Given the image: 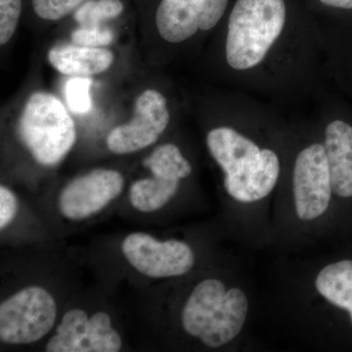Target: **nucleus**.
<instances>
[{"instance_id":"f257e3e1","label":"nucleus","mask_w":352,"mask_h":352,"mask_svg":"<svg viewBox=\"0 0 352 352\" xmlns=\"http://www.w3.org/2000/svg\"><path fill=\"white\" fill-rule=\"evenodd\" d=\"M287 25L285 0H237L227 22V66L240 80L263 72L289 38Z\"/></svg>"},{"instance_id":"f03ea898","label":"nucleus","mask_w":352,"mask_h":352,"mask_svg":"<svg viewBox=\"0 0 352 352\" xmlns=\"http://www.w3.org/2000/svg\"><path fill=\"white\" fill-rule=\"evenodd\" d=\"M23 142L44 166L61 162L76 142V126L54 95L36 92L30 97L19 120Z\"/></svg>"},{"instance_id":"7ed1b4c3","label":"nucleus","mask_w":352,"mask_h":352,"mask_svg":"<svg viewBox=\"0 0 352 352\" xmlns=\"http://www.w3.org/2000/svg\"><path fill=\"white\" fill-rule=\"evenodd\" d=\"M56 315V303L46 289H21L0 305V339L6 344H32L50 333Z\"/></svg>"},{"instance_id":"20e7f679","label":"nucleus","mask_w":352,"mask_h":352,"mask_svg":"<svg viewBox=\"0 0 352 352\" xmlns=\"http://www.w3.org/2000/svg\"><path fill=\"white\" fill-rule=\"evenodd\" d=\"M120 349L122 339L110 316L100 311L88 317L82 309L64 315L56 335L46 346L48 352H117Z\"/></svg>"},{"instance_id":"39448f33","label":"nucleus","mask_w":352,"mask_h":352,"mask_svg":"<svg viewBox=\"0 0 352 352\" xmlns=\"http://www.w3.org/2000/svg\"><path fill=\"white\" fill-rule=\"evenodd\" d=\"M122 252L139 272L152 278L180 276L192 270L195 256L180 241L160 242L145 233H131L122 244Z\"/></svg>"},{"instance_id":"423d86ee","label":"nucleus","mask_w":352,"mask_h":352,"mask_svg":"<svg viewBox=\"0 0 352 352\" xmlns=\"http://www.w3.org/2000/svg\"><path fill=\"white\" fill-rule=\"evenodd\" d=\"M294 196L296 214L312 220L327 210L332 196V183L325 147L314 143L302 150L294 166Z\"/></svg>"},{"instance_id":"0eeeda50","label":"nucleus","mask_w":352,"mask_h":352,"mask_svg":"<svg viewBox=\"0 0 352 352\" xmlns=\"http://www.w3.org/2000/svg\"><path fill=\"white\" fill-rule=\"evenodd\" d=\"M170 122V111L164 95L148 89L136 100L131 122L110 132L107 146L115 154H129L154 144Z\"/></svg>"},{"instance_id":"6e6552de","label":"nucleus","mask_w":352,"mask_h":352,"mask_svg":"<svg viewBox=\"0 0 352 352\" xmlns=\"http://www.w3.org/2000/svg\"><path fill=\"white\" fill-rule=\"evenodd\" d=\"M229 0H162L157 10V31L164 41L180 43L199 32L214 29Z\"/></svg>"},{"instance_id":"1a4fd4ad","label":"nucleus","mask_w":352,"mask_h":352,"mask_svg":"<svg viewBox=\"0 0 352 352\" xmlns=\"http://www.w3.org/2000/svg\"><path fill=\"white\" fill-rule=\"evenodd\" d=\"M118 171L95 170L69 182L59 196L58 207L67 219L82 220L100 212L124 189Z\"/></svg>"},{"instance_id":"9d476101","label":"nucleus","mask_w":352,"mask_h":352,"mask_svg":"<svg viewBox=\"0 0 352 352\" xmlns=\"http://www.w3.org/2000/svg\"><path fill=\"white\" fill-rule=\"evenodd\" d=\"M207 145L226 178L239 175L251 168L263 150L251 138L231 126L212 129L208 133Z\"/></svg>"},{"instance_id":"9b49d317","label":"nucleus","mask_w":352,"mask_h":352,"mask_svg":"<svg viewBox=\"0 0 352 352\" xmlns=\"http://www.w3.org/2000/svg\"><path fill=\"white\" fill-rule=\"evenodd\" d=\"M333 192L342 198L352 197V126L333 120L325 129L324 140Z\"/></svg>"},{"instance_id":"f8f14e48","label":"nucleus","mask_w":352,"mask_h":352,"mask_svg":"<svg viewBox=\"0 0 352 352\" xmlns=\"http://www.w3.org/2000/svg\"><path fill=\"white\" fill-rule=\"evenodd\" d=\"M279 175V157L273 150L263 148L261 157L251 168L239 175L224 178V187L235 200L252 203L270 195Z\"/></svg>"},{"instance_id":"ddd939ff","label":"nucleus","mask_w":352,"mask_h":352,"mask_svg":"<svg viewBox=\"0 0 352 352\" xmlns=\"http://www.w3.org/2000/svg\"><path fill=\"white\" fill-rule=\"evenodd\" d=\"M248 298L244 292L231 289L226 292L223 300L208 318L205 330L199 339L208 347H219L235 339L247 318Z\"/></svg>"},{"instance_id":"4468645a","label":"nucleus","mask_w":352,"mask_h":352,"mask_svg":"<svg viewBox=\"0 0 352 352\" xmlns=\"http://www.w3.org/2000/svg\"><path fill=\"white\" fill-rule=\"evenodd\" d=\"M48 60L63 75L89 76L107 71L113 64V54L105 48L64 44L52 48Z\"/></svg>"},{"instance_id":"2eb2a0df","label":"nucleus","mask_w":352,"mask_h":352,"mask_svg":"<svg viewBox=\"0 0 352 352\" xmlns=\"http://www.w3.org/2000/svg\"><path fill=\"white\" fill-rule=\"evenodd\" d=\"M224 284L217 279L201 282L190 295L182 311V325L189 335L199 338L207 326L208 318L223 300Z\"/></svg>"},{"instance_id":"dca6fc26","label":"nucleus","mask_w":352,"mask_h":352,"mask_svg":"<svg viewBox=\"0 0 352 352\" xmlns=\"http://www.w3.org/2000/svg\"><path fill=\"white\" fill-rule=\"evenodd\" d=\"M316 289L328 302L346 309L352 322V261L330 264L316 278Z\"/></svg>"},{"instance_id":"f3484780","label":"nucleus","mask_w":352,"mask_h":352,"mask_svg":"<svg viewBox=\"0 0 352 352\" xmlns=\"http://www.w3.org/2000/svg\"><path fill=\"white\" fill-rule=\"evenodd\" d=\"M179 182L154 175L138 180L131 185L129 200L136 210L152 212L163 208L175 195Z\"/></svg>"},{"instance_id":"a211bd4d","label":"nucleus","mask_w":352,"mask_h":352,"mask_svg":"<svg viewBox=\"0 0 352 352\" xmlns=\"http://www.w3.org/2000/svg\"><path fill=\"white\" fill-rule=\"evenodd\" d=\"M143 164L152 171L153 175L176 182L187 177L192 173L191 164L183 157L179 148L170 143L157 147L146 157Z\"/></svg>"},{"instance_id":"6ab92c4d","label":"nucleus","mask_w":352,"mask_h":352,"mask_svg":"<svg viewBox=\"0 0 352 352\" xmlns=\"http://www.w3.org/2000/svg\"><path fill=\"white\" fill-rule=\"evenodd\" d=\"M122 10L120 0H90L78 7L74 18L80 27H99L101 23L118 17Z\"/></svg>"},{"instance_id":"aec40b11","label":"nucleus","mask_w":352,"mask_h":352,"mask_svg":"<svg viewBox=\"0 0 352 352\" xmlns=\"http://www.w3.org/2000/svg\"><path fill=\"white\" fill-rule=\"evenodd\" d=\"M92 80L88 76H73L65 85V98L69 110L76 115H85L92 108Z\"/></svg>"},{"instance_id":"412c9836","label":"nucleus","mask_w":352,"mask_h":352,"mask_svg":"<svg viewBox=\"0 0 352 352\" xmlns=\"http://www.w3.org/2000/svg\"><path fill=\"white\" fill-rule=\"evenodd\" d=\"M87 0H32L34 12L44 20L57 21L82 6Z\"/></svg>"},{"instance_id":"4be33fe9","label":"nucleus","mask_w":352,"mask_h":352,"mask_svg":"<svg viewBox=\"0 0 352 352\" xmlns=\"http://www.w3.org/2000/svg\"><path fill=\"white\" fill-rule=\"evenodd\" d=\"M21 0H0V43L12 38L21 14Z\"/></svg>"},{"instance_id":"5701e85b","label":"nucleus","mask_w":352,"mask_h":352,"mask_svg":"<svg viewBox=\"0 0 352 352\" xmlns=\"http://www.w3.org/2000/svg\"><path fill=\"white\" fill-rule=\"evenodd\" d=\"M113 32L108 28L80 27L72 32V41L76 45L101 47L112 43Z\"/></svg>"},{"instance_id":"b1692460","label":"nucleus","mask_w":352,"mask_h":352,"mask_svg":"<svg viewBox=\"0 0 352 352\" xmlns=\"http://www.w3.org/2000/svg\"><path fill=\"white\" fill-rule=\"evenodd\" d=\"M18 201L15 195L6 187H0V228H6L17 214Z\"/></svg>"},{"instance_id":"393cba45","label":"nucleus","mask_w":352,"mask_h":352,"mask_svg":"<svg viewBox=\"0 0 352 352\" xmlns=\"http://www.w3.org/2000/svg\"><path fill=\"white\" fill-rule=\"evenodd\" d=\"M322 4L336 9L352 10V0H319Z\"/></svg>"}]
</instances>
